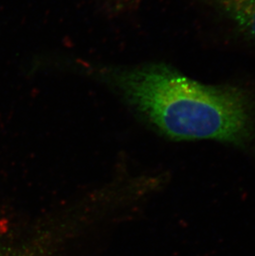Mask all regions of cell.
<instances>
[{
	"instance_id": "obj_2",
	"label": "cell",
	"mask_w": 255,
	"mask_h": 256,
	"mask_svg": "<svg viewBox=\"0 0 255 256\" xmlns=\"http://www.w3.org/2000/svg\"><path fill=\"white\" fill-rule=\"evenodd\" d=\"M255 40V0H203Z\"/></svg>"
},
{
	"instance_id": "obj_3",
	"label": "cell",
	"mask_w": 255,
	"mask_h": 256,
	"mask_svg": "<svg viewBox=\"0 0 255 256\" xmlns=\"http://www.w3.org/2000/svg\"><path fill=\"white\" fill-rule=\"evenodd\" d=\"M0 256H11L10 252H8L7 249L2 246V244H0Z\"/></svg>"
},
{
	"instance_id": "obj_1",
	"label": "cell",
	"mask_w": 255,
	"mask_h": 256,
	"mask_svg": "<svg viewBox=\"0 0 255 256\" xmlns=\"http://www.w3.org/2000/svg\"><path fill=\"white\" fill-rule=\"evenodd\" d=\"M98 78L162 134L237 146L255 136V103L246 90L206 85L164 64L99 69Z\"/></svg>"
}]
</instances>
